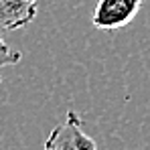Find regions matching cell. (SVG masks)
<instances>
[{"mask_svg":"<svg viewBox=\"0 0 150 150\" xmlns=\"http://www.w3.org/2000/svg\"><path fill=\"white\" fill-rule=\"evenodd\" d=\"M21 57H23L21 51L8 47V45L0 39V83H2V69L8 67V65H16V63L21 61Z\"/></svg>","mask_w":150,"mask_h":150,"instance_id":"obj_4","label":"cell"},{"mask_svg":"<svg viewBox=\"0 0 150 150\" xmlns=\"http://www.w3.org/2000/svg\"><path fill=\"white\" fill-rule=\"evenodd\" d=\"M43 150H98L96 142L83 132V122L73 110L47 136Z\"/></svg>","mask_w":150,"mask_h":150,"instance_id":"obj_1","label":"cell"},{"mask_svg":"<svg viewBox=\"0 0 150 150\" xmlns=\"http://www.w3.org/2000/svg\"><path fill=\"white\" fill-rule=\"evenodd\" d=\"M37 10L39 0H0V35L33 23Z\"/></svg>","mask_w":150,"mask_h":150,"instance_id":"obj_3","label":"cell"},{"mask_svg":"<svg viewBox=\"0 0 150 150\" xmlns=\"http://www.w3.org/2000/svg\"><path fill=\"white\" fill-rule=\"evenodd\" d=\"M144 0H98L91 25L100 30H118L128 26L140 12Z\"/></svg>","mask_w":150,"mask_h":150,"instance_id":"obj_2","label":"cell"}]
</instances>
